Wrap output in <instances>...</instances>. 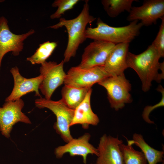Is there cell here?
Here are the masks:
<instances>
[{
	"label": "cell",
	"mask_w": 164,
	"mask_h": 164,
	"mask_svg": "<svg viewBox=\"0 0 164 164\" xmlns=\"http://www.w3.org/2000/svg\"><path fill=\"white\" fill-rule=\"evenodd\" d=\"M110 76L104 66L82 68L77 66L72 67L68 70L64 83L78 88H91L94 84Z\"/></svg>",
	"instance_id": "6"
},
{
	"label": "cell",
	"mask_w": 164,
	"mask_h": 164,
	"mask_svg": "<svg viewBox=\"0 0 164 164\" xmlns=\"http://www.w3.org/2000/svg\"><path fill=\"white\" fill-rule=\"evenodd\" d=\"M64 62L57 63L54 61H46L41 64L40 74L43 76L39 89L46 99L50 100L56 89L63 83L66 73L64 71Z\"/></svg>",
	"instance_id": "7"
},
{
	"label": "cell",
	"mask_w": 164,
	"mask_h": 164,
	"mask_svg": "<svg viewBox=\"0 0 164 164\" xmlns=\"http://www.w3.org/2000/svg\"><path fill=\"white\" fill-rule=\"evenodd\" d=\"M91 137L89 133H85L77 138H73L64 145L58 147L55 150L56 157L60 159L64 154L68 153L71 156L82 157L84 163L87 164L88 154H94L97 156L98 155L97 148L89 142Z\"/></svg>",
	"instance_id": "12"
},
{
	"label": "cell",
	"mask_w": 164,
	"mask_h": 164,
	"mask_svg": "<svg viewBox=\"0 0 164 164\" xmlns=\"http://www.w3.org/2000/svg\"><path fill=\"white\" fill-rule=\"evenodd\" d=\"M129 43H120L115 45L108 56L104 66L105 70L110 76L124 73L128 68L127 56Z\"/></svg>",
	"instance_id": "15"
},
{
	"label": "cell",
	"mask_w": 164,
	"mask_h": 164,
	"mask_svg": "<svg viewBox=\"0 0 164 164\" xmlns=\"http://www.w3.org/2000/svg\"><path fill=\"white\" fill-rule=\"evenodd\" d=\"M161 19L159 32L152 45L157 50L161 58L164 56V17Z\"/></svg>",
	"instance_id": "23"
},
{
	"label": "cell",
	"mask_w": 164,
	"mask_h": 164,
	"mask_svg": "<svg viewBox=\"0 0 164 164\" xmlns=\"http://www.w3.org/2000/svg\"><path fill=\"white\" fill-rule=\"evenodd\" d=\"M129 13L128 21L140 20L143 26L151 25L164 17V0H144L142 5L132 6Z\"/></svg>",
	"instance_id": "10"
},
{
	"label": "cell",
	"mask_w": 164,
	"mask_h": 164,
	"mask_svg": "<svg viewBox=\"0 0 164 164\" xmlns=\"http://www.w3.org/2000/svg\"><path fill=\"white\" fill-rule=\"evenodd\" d=\"M124 164H147L144 155L141 151L135 150L132 145L123 143L120 145Z\"/></svg>",
	"instance_id": "21"
},
{
	"label": "cell",
	"mask_w": 164,
	"mask_h": 164,
	"mask_svg": "<svg viewBox=\"0 0 164 164\" xmlns=\"http://www.w3.org/2000/svg\"><path fill=\"white\" fill-rule=\"evenodd\" d=\"M132 140H127L128 144H135L142 150L149 164H157L164 161V152L156 150L149 145L145 141L141 134L135 133Z\"/></svg>",
	"instance_id": "17"
},
{
	"label": "cell",
	"mask_w": 164,
	"mask_h": 164,
	"mask_svg": "<svg viewBox=\"0 0 164 164\" xmlns=\"http://www.w3.org/2000/svg\"><path fill=\"white\" fill-rule=\"evenodd\" d=\"M162 164H164V161H163V162H162Z\"/></svg>",
	"instance_id": "26"
},
{
	"label": "cell",
	"mask_w": 164,
	"mask_h": 164,
	"mask_svg": "<svg viewBox=\"0 0 164 164\" xmlns=\"http://www.w3.org/2000/svg\"><path fill=\"white\" fill-rule=\"evenodd\" d=\"M79 0H56L52 5L53 7H57L56 11L50 16L52 19L60 18L66 11L72 9Z\"/></svg>",
	"instance_id": "22"
},
{
	"label": "cell",
	"mask_w": 164,
	"mask_h": 164,
	"mask_svg": "<svg viewBox=\"0 0 164 164\" xmlns=\"http://www.w3.org/2000/svg\"><path fill=\"white\" fill-rule=\"evenodd\" d=\"M97 25L96 27L86 28V38L106 41L115 45L129 43L139 35L143 26L141 22L135 20L126 26L113 27L104 22L99 18L97 19Z\"/></svg>",
	"instance_id": "3"
},
{
	"label": "cell",
	"mask_w": 164,
	"mask_h": 164,
	"mask_svg": "<svg viewBox=\"0 0 164 164\" xmlns=\"http://www.w3.org/2000/svg\"><path fill=\"white\" fill-rule=\"evenodd\" d=\"M156 89L162 94V97L161 100L158 103L153 106H146L143 109L142 114L143 120L149 124H154V122L151 121L149 117L151 112L156 108L164 106V89L162 86L160 85Z\"/></svg>",
	"instance_id": "24"
},
{
	"label": "cell",
	"mask_w": 164,
	"mask_h": 164,
	"mask_svg": "<svg viewBox=\"0 0 164 164\" xmlns=\"http://www.w3.org/2000/svg\"><path fill=\"white\" fill-rule=\"evenodd\" d=\"M57 46L56 42L49 41L40 44L34 54L26 60L32 64L41 65L46 61Z\"/></svg>",
	"instance_id": "20"
},
{
	"label": "cell",
	"mask_w": 164,
	"mask_h": 164,
	"mask_svg": "<svg viewBox=\"0 0 164 164\" xmlns=\"http://www.w3.org/2000/svg\"><path fill=\"white\" fill-rule=\"evenodd\" d=\"M122 140L104 134L100 138L96 164H124L120 145Z\"/></svg>",
	"instance_id": "13"
},
{
	"label": "cell",
	"mask_w": 164,
	"mask_h": 164,
	"mask_svg": "<svg viewBox=\"0 0 164 164\" xmlns=\"http://www.w3.org/2000/svg\"><path fill=\"white\" fill-rule=\"evenodd\" d=\"M35 103L39 108H48L55 115L56 121L53 128L65 142L67 143L73 138L70 125L73 117L74 110L68 107L61 99L53 101L41 97L35 100Z\"/></svg>",
	"instance_id": "4"
},
{
	"label": "cell",
	"mask_w": 164,
	"mask_h": 164,
	"mask_svg": "<svg viewBox=\"0 0 164 164\" xmlns=\"http://www.w3.org/2000/svg\"><path fill=\"white\" fill-rule=\"evenodd\" d=\"M91 88H78L64 85L61 90L63 102L69 108L75 110L82 102Z\"/></svg>",
	"instance_id": "18"
},
{
	"label": "cell",
	"mask_w": 164,
	"mask_h": 164,
	"mask_svg": "<svg viewBox=\"0 0 164 164\" xmlns=\"http://www.w3.org/2000/svg\"><path fill=\"white\" fill-rule=\"evenodd\" d=\"M88 2V0L85 1L82 11L76 17L69 20L61 18L58 23L49 27L57 29L64 26L67 29L68 40L64 54V63L68 62L71 57L75 56L80 45L87 39L85 32L87 25L96 19L90 14Z\"/></svg>",
	"instance_id": "2"
},
{
	"label": "cell",
	"mask_w": 164,
	"mask_h": 164,
	"mask_svg": "<svg viewBox=\"0 0 164 164\" xmlns=\"http://www.w3.org/2000/svg\"><path fill=\"white\" fill-rule=\"evenodd\" d=\"M136 0H102L101 2L105 11L110 17L115 18L122 12H129Z\"/></svg>",
	"instance_id": "19"
},
{
	"label": "cell",
	"mask_w": 164,
	"mask_h": 164,
	"mask_svg": "<svg viewBox=\"0 0 164 164\" xmlns=\"http://www.w3.org/2000/svg\"><path fill=\"white\" fill-rule=\"evenodd\" d=\"M115 45L106 41L94 40L85 48L80 63L78 66L82 68L104 66Z\"/></svg>",
	"instance_id": "11"
},
{
	"label": "cell",
	"mask_w": 164,
	"mask_h": 164,
	"mask_svg": "<svg viewBox=\"0 0 164 164\" xmlns=\"http://www.w3.org/2000/svg\"><path fill=\"white\" fill-rule=\"evenodd\" d=\"M92 89L91 88L82 102L74 110L73 119L70 127L80 124L84 129H87L90 125H97L100 120L97 115L92 111L91 105Z\"/></svg>",
	"instance_id": "16"
},
{
	"label": "cell",
	"mask_w": 164,
	"mask_h": 164,
	"mask_svg": "<svg viewBox=\"0 0 164 164\" xmlns=\"http://www.w3.org/2000/svg\"><path fill=\"white\" fill-rule=\"evenodd\" d=\"M91 164H96V163H95V164L91 163Z\"/></svg>",
	"instance_id": "27"
},
{
	"label": "cell",
	"mask_w": 164,
	"mask_h": 164,
	"mask_svg": "<svg viewBox=\"0 0 164 164\" xmlns=\"http://www.w3.org/2000/svg\"><path fill=\"white\" fill-rule=\"evenodd\" d=\"M98 84L106 90L111 107L115 111L122 109L126 104L132 102L130 93L131 84L124 73L108 77Z\"/></svg>",
	"instance_id": "5"
},
{
	"label": "cell",
	"mask_w": 164,
	"mask_h": 164,
	"mask_svg": "<svg viewBox=\"0 0 164 164\" xmlns=\"http://www.w3.org/2000/svg\"><path fill=\"white\" fill-rule=\"evenodd\" d=\"M35 32L31 29L23 34H15L10 30L7 19L0 17V70L5 55L11 52L13 56H18L23 49L24 41Z\"/></svg>",
	"instance_id": "8"
},
{
	"label": "cell",
	"mask_w": 164,
	"mask_h": 164,
	"mask_svg": "<svg viewBox=\"0 0 164 164\" xmlns=\"http://www.w3.org/2000/svg\"><path fill=\"white\" fill-rule=\"evenodd\" d=\"M13 78L14 85L10 94L5 100V101H14L21 98L28 93L34 92L35 96L41 97L39 92V85L43 79V76L40 74L36 77L27 78L20 73L18 68L15 67L10 70Z\"/></svg>",
	"instance_id": "14"
},
{
	"label": "cell",
	"mask_w": 164,
	"mask_h": 164,
	"mask_svg": "<svg viewBox=\"0 0 164 164\" xmlns=\"http://www.w3.org/2000/svg\"><path fill=\"white\" fill-rule=\"evenodd\" d=\"M158 52L152 45L146 50L138 54L129 51L127 56L128 67L134 70L137 73L142 83V90L145 92L149 91L153 80L160 83L164 79V73L159 72L162 63Z\"/></svg>",
	"instance_id": "1"
},
{
	"label": "cell",
	"mask_w": 164,
	"mask_h": 164,
	"mask_svg": "<svg viewBox=\"0 0 164 164\" xmlns=\"http://www.w3.org/2000/svg\"><path fill=\"white\" fill-rule=\"evenodd\" d=\"M4 1L3 0H0V3L4 2Z\"/></svg>",
	"instance_id": "25"
},
{
	"label": "cell",
	"mask_w": 164,
	"mask_h": 164,
	"mask_svg": "<svg viewBox=\"0 0 164 164\" xmlns=\"http://www.w3.org/2000/svg\"><path fill=\"white\" fill-rule=\"evenodd\" d=\"M24 105L23 101L20 98L5 101L2 107H0V131L6 138H9L13 126L16 123L19 122L31 123L29 118L22 111Z\"/></svg>",
	"instance_id": "9"
}]
</instances>
